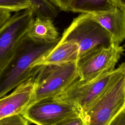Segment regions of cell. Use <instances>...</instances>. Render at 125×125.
<instances>
[{
  "label": "cell",
  "mask_w": 125,
  "mask_h": 125,
  "mask_svg": "<svg viewBox=\"0 0 125 125\" xmlns=\"http://www.w3.org/2000/svg\"><path fill=\"white\" fill-rule=\"evenodd\" d=\"M29 122L21 114L13 115L0 119V125H30Z\"/></svg>",
  "instance_id": "cell-15"
},
{
  "label": "cell",
  "mask_w": 125,
  "mask_h": 125,
  "mask_svg": "<svg viewBox=\"0 0 125 125\" xmlns=\"http://www.w3.org/2000/svg\"><path fill=\"white\" fill-rule=\"evenodd\" d=\"M116 7L125 10V0H112Z\"/></svg>",
  "instance_id": "cell-20"
},
{
  "label": "cell",
  "mask_w": 125,
  "mask_h": 125,
  "mask_svg": "<svg viewBox=\"0 0 125 125\" xmlns=\"http://www.w3.org/2000/svg\"><path fill=\"white\" fill-rule=\"evenodd\" d=\"M93 18L120 44L125 40V10L118 7L104 12L91 14Z\"/></svg>",
  "instance_id": "cell-10"
},
{
  "label": "cell",
  "mask_w": 125,
  "mask_h": 125,
  "mask_svg": "<svg viewBox=\"0 0 125 125\" xmlns=\"http://www.w3.org/2000/svg\"><path fill=\"white\" fill-rule=\"evenodd\" d=\"M79 57V47L74 42H58L42 60L34 65L59 64L77 61Z\"/></svg>",
  "instance_id": "cell-11"
},
{
  "label": "cell",
  "mask_w": 125,
  "mask_h": 125,
  "mask_svg": "<svg viewBox=\"0 0 125 125\" xmlns=\"http://www.w3.org/2000/svg\"><path fill=\"white\" fill-rule=\"evenodd\" d=\"M34 17L31 8L16 12L0 28V70L10 60L19 42L26 34Z\"/></svg>",
  "instance_id": "cell-8"
},
{
  "label": "cell",
  "mask_w": 125,
  "mask_h": 125,
  "mask_svg": "<svg viewBox=\"0 0 125 125\" xmlns=\"http://www.w3.org/2000/svg\"><path fill=\"white\" fill-rule=\"evenodd\" d=\"M121 67V64L114 70L90 80L78 79L54 97L60 101L76 105L83 114L104 91Z\"/></svg>",
  "instance_id": "cell-5"
},
{
  "label": "cell",
  "mask_w": 125,
  "mask_h": 125,
  "mask_svg": "<svg viewBox=\"0 0 125 125\" xmlns=\"http://www.w3.org/2000/svg\"><path fill=\"white\" fill-rule=\"evenodd\" d=\"M26 35L33 41L40 43L54 42L60 37L52 19L38 17H34Z\"/></svg>",
  "instance_id": "cell-12"
},
{
  "label": "cell",
  "mask_w": 125,
  "mask_h": 125,
  "mask_svg": "<svg viewBox=\"0 0 125 125\" xmlns=\"http://www.w3.org/2000/svg\"><path fill=\"white\" fill-rule=\"evenodd\" d=\"M62 35L59 42H72L78 45L79 58L97 48L115 43L110 33L90 14L82 13L74 19Z\"/></svg>",
  "instance_id": "cell-3"
},
{
  "label": "cell",
  "mask_w": 125,
  "mask_h": 125,
  "mask_svg": "<svg viewBox=\"0 0 125 125\" xmlns=\"http://www.w3.org/2000/svg\"><path fill=\"white\" fill-rule=\"evenodd\" d=\"M57 8L62 10L67 11L71 0H48Z\"/></svg>",
  "instance_id": "cell-18"
},
{
  "label": "cell",
  "mask_w": 125,
  "mask_h": 125,
  "mask_svg": "<svg viewBox=\"0 0 125 125\" xmlns=\"http://www.w3.org/2000/svg\"><path fill=\"white\" fill-rule=\"evenodd\" d=\"M124 49L114 43L97 48L79 58L76 61L79 79L88 81L114 70Z\"/></svg>",
  "instance_id": "cell-6"
},
{
  "label": "cell",
  "mask_w": 125,
  "mask_h": 125,
  "mask_svg": "<svg viewBox=\"0 0 125 125\" xmlns=\"http://www.w3.org/2000/svg\"><path fill=\"white\" fill-rule=\"evenodd\" d=\"M79 78L76 61L41 65L35 76L36 85L31 103L58 95Z\"/></svg>",
  "instance_id": "cell-4"
},
{
  "label": "cell",
  "mask_w": 125,
  "mask_h": 125,
  "mask_svg": "<svg viewBox=\"0 0 125 125\" xmlns=\"http://www.w3.org/2000/svg\"><path fill=\"white\" fill-rule=\"evenodd\" d=\"M55 125H85L82 114L65 119Z\"/></svg>",
  "instance_id": "cell-16"
},
{
  "label": "cell",
  "mask_w": 125,
  "mask_h": 125,
  "mask_svg": "<svg viewBox=\"0 0 125 125\" xmlns=\"http://www.w3.org/2000/svg\"><path fill=\"white\" fill-rule=\"evenodd\" d=\"M11 16V11L0 8V28L7 21Z\"/></svg>",
  "instance_id": "cell-19"
},
{
  "label": "cell",
  "mask_w": 125,
  "mask_h": 125,
  "mask_svg": "<svg viewBox=\"0 0 125 125\" xmlns=\"http://www.w3.org/2000/svg\"><path fill=\"white\" fill-rule=\"evenodd\" d=\"M107 125H125V108L121 110Z\"/></svg>",
  "instance_id": "cell-17"
},
{
  "label": "cell",
  "mask_w": 125,
  "mask_h": 125,
  "mask_svg": "<svg viewBox=\"0 0 125 125\" xmlns=\"http://www.w3.org/2000/svg\"><path fill=\"white\" fill-rule=\"evenodd\" d=\"M35 76L19 84L8 95L0 98V119L21 114L31 103L36 85Z\"/></svg>",
  "instance_id": "cell-9"
},
{
  "label": "cell",
  "mask_w": 125,
  "mask_h": 125,
  "mask_svg": "<svg viewBox=\"0 0 125 125\" xmlns=\"http://www.w3.org/2000/svg\"><path fill=\"white\" fill-rule=\"evenodd\" d=\"M125 108V62L104 91L82 114L85 125H107Z\"/></svg>",
  "instance_id": "cell-2"
},
{
  "label": "cell",
  "mask_w": 125,
  "mask_h": 125,
  "mask_svg": "<svg viewBox=\"0 0 125 125\" xmlns=\"http://www.w3.org/2000/svg\"><path fill=\"white\" fill-rule=\"evenodd\" d=\"M31 8L29 0H0V8L16 12Z\"/></svg>",
  "instance_id": "cell-14"
},
{
  "label": "cell",
  "mask_w": 125,
  "mask_h": 125,
  "mask_svg": "<svg viewBox=\"0 0 125 125\" xmlns=\"http://www.w3.org/2000/svg\"><path fill=\"white\" fill-rule=\"evenodd\" d=\"M61 39L46 43L36 42L25 35L12 57L0 70V98L21 83L35 76L41 65H34L42 60Z\"/></svg>",
  "instance_id": "cell-1"
},
{
  "label": "cell",
  "mask_w": 125,
  "mask_h": 125,
  "mask_svg": "<svg viewBox=\"0 0 125 125\" xmlns=\"http://www.w3.org/2000/svg\"><path fill=\"white\" fill-rule=\"evenodd\" d=\"M115 6L112 0H71L67 11L94 14Z\"/></svg>",
  "instance_id": "cell-13"
},
{
  "label": "cell",
  "mask_w": 125,
  "mask_h": 125,
  "mask_svg": "<svg viewBox=\"0 0 125 125\" xmlns=\"http://www.w3.org/2000/svg\"><path fill=\"white\" fill-rule=\"evenodd\" d=\"M21 114L36 125H55L65 119L82 114L76 105L51 97L30 104Z\"/></svg>",
  "instance_id": "cell-7"
}]
</instances>
